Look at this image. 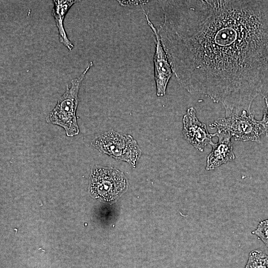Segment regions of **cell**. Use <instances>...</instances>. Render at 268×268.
Listing matches in <instances>:
<instances>
[{
	"label": "cell",
	"instance_id": "cell-1",
	"mask_svg": "<svg viewBox=\"0 0 268 268\" xmlns=\"http://www.w3.org/2000/svg\"><path fill=\"white\" fill-rule=\"evenodd\" d=\"M157 30L179 83L225 117L268 98V0L160 1Z\"/></svg>",
	"mask_w": 268,
	"mask_h": 268
},
{
	"label": "cell",
	"instance_id": "cell-2",
	"mask_svg": "<svg viewBox=\"0 0 268 268\" xmlns=\"http://www.w3.org/2000/svg\"><path fill=\"white\" fill-rule=\"evenodd\" d=\"M92 62L77 77L71 80L70 85H67L64 93L60 97L54 108L47 115L46 121L64 128L67 136L77 135L79 129L76 112L78 104V92L87 72L92 66Z\"/></svg>",
	"mask_w": 268,
	"mask_h": 268
},
{
	"label": "cell",
	"instance_id": "cell-3",
	"mask_svg": "<svg viewBox=\"0 0 268 268\" xmlns=\"http://www.w3.org/2000/svg\"><path fill=\"white\" fill-rule=\"evenodd\" d=\"M90 144L100 152L126 162L134 168L141 155V150L132 135L114 130L95 136Z\"/></svg>",
	"mask_w": 268,
	"mask_h": 268
},
{
	"label": "cell",
	"instance_id": "cell-4",
	"mask_svg": "<svg viewBox=\"0 0 268 268\" xmlns=\"http://www.w3.org/2000/svg\"><path fill=\"white\" fill-rule=\"evenodd\" d=\"M128 186L124 174L116 168L94 166L91 169L89 191L96 199L114 201L126 191Z\"/></svg>",
	"mask_w": 268,
	"mask_h": 268
},
{
	"label": "cell",
	"instance_id": "cell-5",
	"mask_svg": "<svg viewBox=\"0 0 268 268\" xmlns=\"http://www.w3.org/2000/svg\"><path fill=\"white\" fill-rule=\"evenodd\" d=\"M211 129L223 131L233 136L235 140L259 142L264 130L253 112L242 111L239 114L219 118L209 124Z\"/></svg>",
	"mask_w": 268,
	"mask_h": 268
},
{
	"label": "cell",
	"instance_id": "cell-6",
	"mask_svg": "<svg viewBox=\"0 0 268 268\" xmlns=\"http://www.w3.org/2000/svg\"><path fill=\"white\" fill-rule=\"evenodd\" d=\"M142 9L146 17L147 24L151 28L156 39L153 62L156 95L158 97L163 96L166 94L167 87L172 75L173 70L157 29L142 6Z\"/></svg>",
	"mask_w": 268,
	"mask_h": 268
},
{
	"label": "cell",
	"instance_id": "cell-7",
	"mask_svg": "<svg viewBox=\"0 0 268 268\" xmlns=\"http://www.w3.org/2000/svg\"><path fill=\"white\" fill-rule=\"evenodd\" d=\"M182 123L184 138L198 151L203 152L205 146L212 142L213 134H209L206 125L198 120L194 107L188 109L183 117Z\"/></svg>",
	"mask_w": 268,
	"mask_h": 268
},
{
	"label": "cell",
	"instance_id": "cell-8",
	"mask_svg": "<svg viewBox=\"0 0 268 268\" xmlns=\"http://www.w3.org/2000/svg\"><path fill=\"white\" fill-rule=\"evenodd\" d=\"M213 136H217L218 141L211 143L212 149L207 156L206 170H211L221 165L235 159L231 136L223 131H217L213 134Z\"/></svg>",
	"mask_w": 268,
	"mask_h": 268
},
{
	"label": "cell",
	"instance_id": "cell-9",
	"mask_svg": "<svg viewBox=\"0 0 268 268\" xmlns=\"http://www.w3.org/2000/svg\"><path fill=\"white\" fill-rule=\"evenodd\" d=\"M78 0H54L52 15L53 16L59 32V41L68 50L74 47L73 44L68 39L64 26V20L70 8Z\"/></svg>",
	"mask_w": 268,
	"mask_h": 268
},
{
	"label": "cell",
	"instance_id": "cell-10",
	"mask_svg": "<svg viewBox=\"0 0 268 268\" xmlns=\"http://www.w3.org/2000/svg\"><path fill=\"white\" fill-rule=\"evenodd\" d=\"M244 268H268V255L258 250L251 251Z\"/></svg>",
	"mask_w": 268,
	"mask_h": 268
},
{
	"label": "cell",
	"instance_id": "cell-11",
	"mask_svg": "<svg viewBox=\"0 0 268 268\" xmlns=\"http://www.w3.org/2000/svg\"><path fill=\"white\" fill-rule=\"evenodd\" d=\"M252 233L262 241L268 249V218L261 221Z\"/></svg>",
	"mask_w": 268,
	"mask_h": 268
},
{
	"label": "cell",
	"instance_id": "cell-12",
	"mask_svg": "<svg viewBox=\"0 0 268 268\" xmlns=\"http://www.w3.org/2000/svg\"><path fill=\"white\" fill-rule=\"evenodd\" d=\"M266 106L263 111V118L259 121L264 130V134L268 137V99H264Z\"/></svg>",
	"mask_w": 268,
	"mask_h": 268
}]
</instances>
